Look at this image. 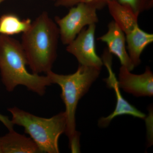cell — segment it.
<instances>
[{
	"label": "cell",
	"mask_w": 153,
	"mask_h": 153,
	"mask_svg": "<svg viewBox=\"0 0 153 153\" xmlns=\"http://www.w3.org/2000/svg\"><path fill=\"white\" fill-rule=\"evenodd\" d=\"M111 0H57L55 5L57 7H71L79 3H91L98 6L100 9L103 8L107 5L108 2Z\"/></svg>",
	"instance_id": "15"
},
{
	"label": "cell",
	"mask_w": 153,
	"mask_h": 153,
	"mask_svg": "<svg viewBox=\"0 0 153 153\" xmlns=\"http://www.w3.org/2000/svg\"><path fill=\"white\" fill-rule=\"evenodd\" d=\"M96 24H93L83 29L67 45L66 50L75 57L79 65L101 68L103 62L96 51Z\"/></svg>",
	"instance_id": "7"
},
{
	"label": "cell",
	"mask_w": 153,
	"mask_h": 153,
	"mask_svg": "<svg viewBox=\"0 0 153 153\" xmlns=\"http://www.w3.org/2000/svg\"><path fill=\"white\" fill-rule=\"evenodd\" d=\"M125 66L120 68L118 84L120 88L136 97H151L153 95V74L147 66L140 74H132Z\"/></svg>",
	"instance_id": "8"
},
{
	"label": "cell",
	"mask_w": 153,
	"mask_h": 153,
	"mask_svg": "<svg viewBox=\"0 0 153 153\" xmlns=\"http://www.w3.org/2000/svg\"><path fill=\"white\" fill-rule=\"evenodd\" d=\"M5 1V0H0V4H1L3 2Z\"/></svg>",
	"instance_id": "17"
},
{
	"label": "cell",
	"mask_w": 153,
	"mask_h": 153,
	"mask_svg": "<svg viewBox=\"0 0 153 153\" xmlns=\"http://www.w3.org/2000/svg\"><path fill=\"white\" fill-rule=\"evenodd\" d=\"M27 57L21 43L10 36L0 35V73L3 84L11 92L22 85L40 96L51 85L49 77L30 73Z\"/></svg>",
	"instance_id": "3"
},
{
	"label": "cell",
	"mask_w": 153,
	"mask_h": 153,
	"mask_svg": "<svg viewBox=\"0 0 153 153\" xmlns=\"http://www.w3.org/2000/svg\"><path fill=\"white\" fill-rule=\"evenodd\" d=\"M123 4L130 7L134 13L139 15L152 8L153 0H117Z\"/></svg>",
	"instance_id": "14"
},
{
	"label": "cell",
	"mask_w": 153,
	"mask_h": 153,
	"mask_svg": "<svg viewBox=\"0 0 153 153\" xmlns=\"http://www.w3.org/2000/svg\"><path fill=\"white\" fill-rule=\"evenodd\" d=\"M12 115L13 124L25 129L39 148L41 153H58V140L65 133L66 117L65 112H61L50 118L37 116L16 107L8 109Z\"/></svg>",
	"instance_id": "4"
},
{
	"label": "cell",
	"mask_w": 153,
	"mask_h": 153,
	"mask_svg": "<svg viewBox=\"0 0 153 153\" xmlns=\"http://www.w3.org/2000/svg\"><path fill=\"white\" fill-rule=\"evenodd\" d=\"M103 65L106 67L108 72V76L104 79L107 86L114 90L116 97L117 103L114 111L108 116L102 117L98 121V125L102 128H105L109 125L111 122L115 117L123 115H129L134 117L144 119L146 115L132 105L123 98L121 94L120 88L115 74L112 69V55L107 48L102 55Z\"/></svg>",
	"instance_id": "6"
},
{
	"label": "cell",
	"mask_w": 153,
	"mask_h": 153,
	"mask_svg": "<svg viewBox=\"0 0 153 153\" xmlns=\"http://www.w3.org/2000/svg\"><path fill=\"white\" fill-rule=\"evenodd\" d=\"M31 24L30 19L22 20L15 14H4L0 17V35L10 36L25 33Z\"/></svg>",
	"instance_id": "13"
},
{
	"label": "cell",
	"mask_w": 153,
	"mask_h": 153,
	"mask_svg": "<svg viewBox=\"0 0 153 153\" xmlns=\"http://www.w3.org/2000/svg\"><path fill=\"white\" fill-rule=\"evenodd\" d=\"M39 153V148L31 138L13 129L0 137V153Z\"/></svg>",
	"instance_id": "10"
},
{
	"label": "cell",
	"mask_w": 153,
	"mask_h": 153,
	"mask_svg": "<svg viewBox=\"0 0 153 153\" xmlns=\"http://www.w3.org/2000/svg\"><path fill=\"white\" fill-rule=\"evenodd\" d=\"M125 36L129 56L134 66L137 67L140 64L143 52L153 42V34L145 32L138 26Z\"/></svg>",
	"instance_id": "11"
},
{
	"label": "cell",
	"mask_w": 153,
	"mask_h": 153,
	"mask_svg": "<svg viewBox=\"0 0 153 153\" xmlns=\"http://www.w3.org/2000/svg\"><path fill=\"white\" fill-rule=\"evenodd\" d=\"M0 122L8 129L9 131L13 129L14 125L8 117L0 114Z\"/></svg>",
	"instance_id": "16"
},
{
	"label": "cell",
	"mask_w": 153,
	"mask_h": 153,
	"mask_svg": "<svg viewBox=\"0 0 153 153\" xmlns=\"http://www.w3.org/2000/svg\"><path fill=\"white\" fill-rule=\"evenodd\" d=\"M98 40L107 44L108 52L118 57L121 66L129 71L133 70L135 67L126 47L125 34L114 21L110 22L108 25L107 32L99 38Z\"/></svg>",
	"instance_id": "9"
},
{
	"label": "cell",
	"mask_w": 153,
	"mask_h": 153,
	"mask_svg": "<svg viewBox=\"0 0 153 153\" xmlns=\"http://www.w3.org/2000/svg\"><path fill=\"white\" fill-rule=\"evenodd\" d=\"M51 1H57V0H51Z\"/></svg>",
	"instance_id": "18"
},
{
	"label": "cell",
	"mask_w": 153,
	"mask_h": 153,
	"mask_svg": "<svg viewBox=\"0 0 153 153\" xmlns=\"http://www.w3.org/2000/svg\"><path fill=\"white\" fill-rule=\"evenodd\" d=\"M100 9L95 4L79 3L71 7L65 16L55 17V22L59 28L63 44H70L85 26L96 24L99 22L97 12Z\"/></svg>",
	"instance_id": "5"
},
{
	"label": "cell",
	"mask_w": 153,
	"mask_h": 153,
	"mask_svg": "<svg viewBox=\"0 0 153 153\" xmlns=\"http://www.w3.org/2000/svg\"><path fill=\"white\" fill-rule=\"evenodd\" d=\"M107 6L114 21L125 35L139 26V15L130 7L120 4L117 0L109 1Z\"/></svg>",
	"instance_id": "12"
},
{
	"label": "cell",
	"mask_w": 153,
	"mask_h": 153,
	"mask_svg": "<svg viewBox=\"0 0 153 153\" xmlns=\"http://www.w3.org/2000/svg\"><path fill=\"white\" fill-rule=\"evenodd\" d=\"M59 38L58 26L46 12L40 14L23 33L21 44L33 73L47 74L52 70Z\"/></svg>",
	"instance_id": "1"
},
{
	"label": "cell",
	"mask_w": 153,
	"mask_h": 153,
	"mask_svg": "<svg viewBox=\"0 0 153 153\" xmlns=\"http://www.w3.org/2000/svg\"><path fill=\"white\" fill-rule=\"evenodd\" d=\"M101 68L79 65L77 70L70 74H57L52 70L47 72L51 84H56L61 89L60 96L65 105L66 117L65 133L69 140L71 152L80 151L79 132L76 130L75 114L78 102L87 93L98 78Z\"/></svg>",
	"instance_id": "2"
}]
</instances>
